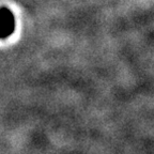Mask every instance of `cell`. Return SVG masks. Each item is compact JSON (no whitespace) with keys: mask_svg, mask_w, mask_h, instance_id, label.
Returning a JSON list of instances; mask_svg holds the SVG:
<instances>
[{"mask_svg":"<svg viewBox=\"0 0 154 154\" xmlns=\"http://www.w3.org/2000/svg\"><path fill=\"white\" fill-rule=\"evenodd\" d=\"M15 30V17L11 10L3 7L0 9V38H7Z\"/></svg>","mask_w":154,"mask_h":154,"instance_id":"cell-1","label":"cell"}]
</instances>
